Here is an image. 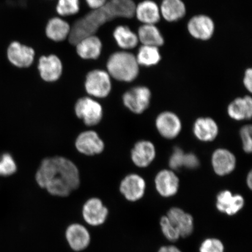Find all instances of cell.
I'll list each match as a JSON object with an SVG mask.
<instances>
[{
    "instance_id": "1",
    "label": "cell",
    "mask_w": 252,
    "mask_h": 252,
    "mask_svg": "<svg viewBox=\"0 0 252 252\" xmlns=\"http://www.w3.org/2000/svg\"><path fill=\"white\" fill-rule=\"evenodd\" d=\"M35 179L41 188L52 196L67 197L80 185L77 166L66 158L48 157L41 162Z\"/></svg>"
},
{
    "instance_id": "2",
    "label": "cell",
    "mask_w": 252,
    "mask_h": 252,
    "mask_svg": "<svg viewBox=\"0 0 252 252\" xmlns=\"http://www.w3.org/2000/svg\"><path fill=\"white\" fill-rule=\"evenodd\" d=\"M113 20L114 18L106 4L101 8L93 9L72 25L68 36L69 42L76 45L81 40L94 35L100 27Z\"/></svg>"
},
{
    "instance_id": "3",
    "label": "cell",
    "mask_w": 252,
    "mask_h": 252,
    "mask_svg": "<svg viewBox=\"0 0 252 252\" xmlns=\"http://www.w3.org/2000/svg\"><path fill=\"white\" fill-rule=\"evenodd\" d=\"M139 67L135 56L125 51L113 53L107 63L108 74L116 80L127 83L137 77Z\"/></svg>"
},
{
    "instance_id": "4",
    "label": "cell",
    "mask_w": 252,
    "mask_h": 252,
    "mask_svg": "<svg viewBox=\"0 0 252 252\" xmlns=\"http://www.w3.org/2000/svg\"><path fill=\"white\" fill-rule=\"evenodd\" d=\"M74 109L77 117L83 120L87 126L98 125L103 118L101 105L89 97L79 99L75 103Z\"/></svg>"
},
{
    "instance_id": "5",
    "label": "cell",
    "mask_w": 252,
    "mask_h": 252,
    "mask_svg": "<svg viewBox=\"0 0 252 252\" xmlns=\"http://www.w3.org/2000/svg\"><path fill=\"white\" fill-rule=\"evenodd\" d=\"M85 88L91 96L97 98L108 96L112 90L109 74L100 70L90 71L87 75Z\"/></svg>"
},
{
    "instance_id": "6",
    "label": "cell",
    "mask_w": 252,
    "mask_h": 252,
    "mask_svg": "<svg viewBox=\"0 0 252 252\" xmlns=\"http://www.w3.org/2000/svg\"><path fill=\"white\" fill-rule=\"evenodd\" d=\"M151 93L149 88L138 86L131 88L123 96V102L130 111L141 114L149 108Z\"/></svg>"
},
{
    "instance_id": "7",
    "label": "cell",
    "mask_w": 252,
    "mask_h": 252,
    "mask_svg": "<svg viewBox=\"0 0 252 252\" xmlns=\"http://www.w3.org/2000/svg\"><path fill=\"white\" fill-rule=\"evenodd\" d=\"M109 210L99 198L93 197L84 203L82 215L85 221L93 226L102 225L108 218Z\"/></svg>"
},
{
    "instance_id": "8",
    "label": "cell",
    "mask_w": 252,
    "mask_h": 252,
    "mask_svg": "<svg viewBox=\"0 0 252 252\" xmlns=\"http://www.w3.org/2000/svg\"><path fill=\"white\" fill-rule=\"evenodd\" d=\"M75 146L79 153L87 156H94L102 153L105 143L98 134L93 130L82 132L75 140Z\"/></svg>"
},
{
    "instance_id": "9",
    "label": "cell",
    "mask_w": 252,
    "mask_h": 252,
    "mask_svg": "<svg viewBox=\"0 0 252 252\" xmlns=\"http://www.w3.org/2000/svg\"><path fill=\"white\" fill-rule=\"evenodd\" d=\"M35 52L32 47L23 45L17 41L9 43L6 51L8 61L15 67L28 68L32 64Z\"/></svg>"
},
{
    "instance_id": "10",
    "label": "cell",
    "mask_w": 252,
    "mask_h": 252,
    "mask_svg": "<svg viewBox=\"0 0 252 252\" xmlns=\"http://www.w3.org/2000/svg\"><path fill=\"white\" fill-rule=\"evenodd\" d=\"M146 183L141 176L135 173L129 174L123 179L120 185V191L126 199L135 202L143 197Z\"/></svg>"
},
{
    "instance_id": "11",
    "label": "cell",
    "mask_w": 252,
    "mask_h": 252,
    "mask_svg": "<svg viewBox=\"0 0 252 252\" xmlns=\"http://www.w3.org/2000/svg\"><path fill=\"white\" fill-rule=\"evenodd\" d=\"M188 30L194 38L206 41L212 38L215 31V24L209 16L198 15L189 20Z\"/></svg>"
},
{
    "instance_id": "12",
    "label": "cell",
    "mask_w": 252,
    "mask_h": 252,
    "mask_svg": "<svg viewBox=\"0 0 252 252\" xmlns=\"http://www.w3.org/2000/svg\"><path fill=\"white\" fill-rule=\"evenodd\" d=\"M157 130L166 139L178 136L182 130V122L178 115L171 112H163L158 116L156 121Z\"/></svg>"
},
{
    "instance_id": "13",
    "label": "cell",
    "mask_w": 252,
    "mask_h": 252,
    "mask_svg": "<svg viewBox=\"0 0 252 252\" xmlns=\"http://www.w3.org/2000/svg\"><path fill=\"white\" fill-rule=\"evenodd\" d=\"M65 239L69 247L75 252L86 250L91 242V235L86 226L74 223L69 225L65 231Z\"/></svg>"
},
{
    "instance_id": "14",
    "label": "cell",
    "mask_w": 252,
    "mask_h": 252,
    "mask_svg": "<svg viewBox=\"0 0 252 252\" xmlns=\"http://www.w3.org/2000/svg\"><path fill=\"white\" fill-rule=\"evenodd\" d=\"M166 217L177 230L181 238H188L193 234L194 219L191 214L180 208L172 207L169 210Z\"/></svg>"
},
{
    "instance_id": "15",
    "label": "cell",
    "mask_w": 252,
    "mask_h": 252,
    "mask_svg": "<svg viewBox=\"0 0 252 252\" xmlns=\"http://www.w3.org/2000/svg\"><path fill=\"white\" fill-rule=\"evenodd\" d=\"M245 200L240 194H233L229 190L220 192L216 198V208L220 213L234 216L243 209Z\"/></svg>"
},
{
    "instance_id": "16",
    "label": "cell",
    "mask_w": 252,
    "mask_h": 252,
    "mask_svg": "<svg viewBox=\"0 0 252 252\" xmlns=\"http://www.w3.org/2000/svg\"><path fill=\"white\" fill-rule=\"evenodd\" d=\"M158 193L163 197L175 196L179 188V179L172 170L164 169L158 173L155 179Z\"/></svg>"
},
{
    "instance_id": "17",
    "label": "cell",
    "mask_w": 252,
    "mask_h": 252,
    "mask_svg": "<svg viewBox=\"0 0 252 252\" xmlns=\"http://www.w3.org/2000/svg\"><path fill=\"white\" fill-rule=\"evenodd\" d=\"M155 146L150 141L142 140L134 145L131 152L132 161L139 168H146L155 159Z\"/></svg>"
},
{
    "instance_id": "18",
    "label": "cell",
    "mask_w": 252,
    "mask_h": 252,
    "mask_svg": "<svg viewBox=\"0 0 252 252\" xmlns=\"http://www.w3.org/2000/svg\"><path fill=\"white\" fill-rule=\"evenodd\" d=\"M212 163L214 172L219 176H223L229 175L234 171L236 159L234 154L231 151L219 149L213 153Z\"/></svg>"
},
{
    "instance_id": "19",
    "label": "cell",
    "mask_w": 252,
    "mask_h": 252,
    "mask_svg": "<svg viewBox=\"0 0 252 252\" xmlns=\"http://www.w3.org/2000/svg\"><path fill=\"white\" fill-rule=\"evenodd\" d=\"M38 69L40 77L46 82H54L61 77L62 63L56 55L42 56L39 59Z\"/></svg>"
},
{
    "instance_id": "20",
    "label": "cell",
    "mask_w": 252,
    "mask_h": 252,
    "mask_svg": "<svg viewBox=\"0 0 252 252\" xmlns=\"http://www.w3.org/2000/svg\"><path fill=\"white\" fill-rule=\"evenodd\" d=\"M135 16L144 25H156L161 18L158 5L152 0H144L136 5Z\"/></svg>"
},
{
    "instance_id": "21",
    "label": "cell",
    "mask_w": 252,
    "mask_h": 252,
    "mask_svg": "<svg viewBox=\"0 0 252 252\" xmlns=\"http://www.w3.org/2000/svg\"><path fill=\"white\" fill-rule=\"evenodd\" d=\"M219 132V126L212 118H200L194 122L193 133L201 141L210 142L215 140Z\"/></svg>"
},
{
    "instance_id": "22",
    "label": "cell",
    "mask_w": 252,
    "mask_h": 252,
    "mask_svg": "<svg viewBox=\"0 0 252 252\" xmlns=\"http://www.w3.org/2000/svg\"><path fill=\"white\" fill-rule=\"evenodd\" d=\"M228 113L230 118L236 121L250 119L252 115V99L250 96L237 97L229 104Z\"/></svg>"
},
{
    "instance_id": "23",
    "label": "cell",
    "mask_w": 252,
    "mask_h": 252,
    "mask_svg": "<svg viewBox=\"0 0 252 252\" xmlns=\"http://www.w3.org/2000/svg\"><path fill=\"white\" fill-rule=\"evenodd\" d=\"M159 9L161 17L169 23L181 20L187 12V8L182 0H162Z\"/></svg>"
},
{
    "instance_id": "24",
    "label": "cell",
    "mask_w": 252,
    "mask_h": 252,
    "mask_svg": "<svg viewBox=\"0 0 252 252\" xmlns=\"http://www.w3.org/2000/svg\"><path fill=\"white\" fill-rule=\"evenodd\" d=\"M75 46L78 56L84 59H97L102 49L101 41L94 35L86 37Z\"/></svg>"
},
{
    "instance_id": "25",
    "label": "cell",
    "mask_w": 252,
    "mask_h": 252,
    "mask_svg": "<svg viewBox=\"0 0 252 252\" xmlns=\"http://www.w3.org/2000/svg\"><path fill=\"white\" fill-rule=\"evenodd\" d=\"M137 34L142 45L159 47L164 44V38L156 25H141Z\"/></svg>"
},
{
    "instance_id": "26",
    "label": "cell",
    "mask_w": 252,
    "mask_h": 252,
    "mask_svg": "<svg viewBox=\"0 0 252 252\" xmlns=\"http://www.w3.org/2000/svg\"><path fill=\"white\" fill-rule=\"evenodd\" d=\"M70 28L67 22L60 18H53L47 24L46 35L55 42H61L68 37Z\"/></svg>"
},
{
    "instance_id": "27",
    "label": "cell",
    "mask_w": 252,
    "mask_h": 252,
    "mask_svg": "<svg viewBox=\"0 0 252 252\" xmlns=\"http://www.w3.org/2000/svg\"><path fill=\"white\" fill-rule=\"evenodd\" d=\"M106 5L114 19L131 18L135 16L136 5L133 0H108Z\"/></svg>"
},
{
    "instance_id": "28",
    "label": "cell",
    "mask_w": 252,
    "mask_h": 252,
    "mask_svg": "<svg viewBox=\"0 0 252 252\" xmlns=\"http://www.w3.org/2000/svg\"><path fill=\"white\" fill-rule=\"evenodd\" d=\"M113 37L118 46L125 50L134 49L138 45L137 34L126 26H119L113 32Z\"/></svg>"
},
{
    "instance_id": "29",
    "label": "cell",
    "mask_w": 252,
    "mask_h": 252,
    "mask_svg": "<svg viewBox=\"0 0 252 252\" xmlns=\"http://www.w3.org/2000/svg\"><path fill=\"white\" fill-rule=\"evenodd\" d=\"M138 65L144 67L156 65L161 59L159 47L142 45L135 56Z\"/></svg>"
},
{
    "instance_id": "30",
    "label": "cell",
    "mask_w": 252,
    "mask_h": 252,
    "mask_svg": "<svg viewBox=\"0 0 252 252\" xmlns=\"http://www.w3.org/2000/svg\"><path fill=\"white\" fill-rule=\"evenodd\" d=\"M17 171V163L10 154L5 153L0 155V176L8 177Z\"/></svg>"
},
{
    "instance_id": "31",
    "label": "cell",
    "mask_w": 252,
    "mask_h": 252,
    "mask_svg": "<svg viewBox=\"0 0 252 252\" xmlns=\"http://www.w3.org/2000/svg\"><path fill=\"white\" fill-rule=\"evenodd\" d=\"M56 10L64 17L76 14L80 10V0H59Z\"/></svg>"
},
{
    "instance_id": "32",
    "label": "cell",
    "mask_w": 252,
    "mask_h": 252,
    "mask_svg": "<svg viewBox=\"0 0 252 252\" xmlns=\"http://www.w3.org/2000/svg\"><path fill=\"white\" fill-rule=\"evenodd\" d=\"M160 229L163 236H165L167 240L170 242H174L179 240L181 238L178 231L170 222L166 216H163L160 219Z\"/></svg>"
},
{
    "instance_id": "33",
    "label": "cell",
    "mask_w": 252,
    "mask_h": 252,
    "mask_svg": "<svg viewBox=\"0 0 252 252\" xmlns=\"http://www.w3.org/2000/svg\"><path fill=\"white\" fill-rule=\"evenodd\" d=\"M199 252H225L224 245L219 239L207 238L201 242Z\"/></svg>"
},
{
    "instance_id": "34",
    "label": "cell",
    "mask_w": 252,
    "mask_h": 252,
    "mask_svg": "<svg viewBox=\"0 0 252 252\" xmlns=\"http://www.w3.org/2000/svg\"><path fill=\"white\" fill-rule=\"evenodd\" d=\"M185 154L179 148H176L169 160L170 168L173 170H177L184 166Z\"/></svg>"
},
{
    "instance_id": "35",
    "label": "cell",
    "mask_w": 252,
    "mask_h": 252,
    "mask_svg": "<svg viewBox=\"0 0 252 252\" xmlns=\"http://www.w3.org/2000/svg\"><path fill=\"white\" fill-rule=\"evenodd\" d=\"M252 130L251 125H246L240 131L243 149L247 153H251L252 150Z\"/></svg>"
},
{
    "instance_id": "36",
    "label": "cell",
    "mask_w": 252,
    "mask_h": 252,
    "mask_svg": "<svg viewBox=\"0 0 252 252\" xmlns=\"http://www.w3.org/2000/svg\"><path fill=\"white\" fill-rule=\"evenodd\" d=\"M199 165V160L194 154H185L184 166L189 169L196 168Z\"/></svg>"
},
{
    "instance_id": "37",
    "label": "cell",
    "mask_w": 252,
    "mask_h": 252,
    "mask_svg": "<svg viewBox=\"0 0 252 252\" xmlns=\"http://www.w3.org/2000/svg\"><path fill=\"white\" fill-rule=\"evenodd\" d=\"M244 85L246 89L249 92H252V68H248L245 72L243 81Z\"/></svg>"
},
{
    "instance_id": "38",
    "label": "cell",
    "mask_w": 252,
    "mask_h": 252,
    "mask_svg": "<svg viewBox=\"0 0 252 252\" xmlns=\"http://www.w3.org/2000/svg\"><path fill=\"white\" fill-rule=\"evenodd\" d=\"M87 4L93 9H98L105 5L108 0H86Z\"/></svg>"
},
{
    "instance_id": "39",
    "label": "cell",
    "mask_w": 252,
    "mask_h": 252,
    "mask_svg": "<svg viewBox=\"0 0 252 252\" xmlns=\"http://www.w3.org/2000/svg\"><path fill=\"white\" fill-rule=\"evenodd\" d=\"M158 252H182L180 249L174 245L163 246Z\"/></svg>"
},
{
    "instance_id": "40",
    "label": "cell",
    "mask_w": 252,
    "mask_h": 252,
    "mask_svg": "<svg viewBox=\"0 0 252 252\" xmlns=\"http://www.w3.org/2000/svg\"><path fill=\"white\" fill-rule=\"evenodd\" d=\"M247 185L249 188L252 189V173L251 171L249 173V174L247 176Z\"/></svg>"
}]
</instances>
